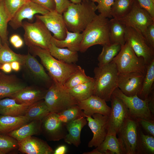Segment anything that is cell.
Here are the masks:
<instances>
[{
    "instance_id": "obj_1",
    "label": "cell",
    "mask_w": 154,
    "mask_h": 154,
    "mask_svg": "<svg viewBox=\"0 0 154 154\" xmlns=\"http://www.w3.org/2000/svg\"><path fill=\"white\" fill-rule=\"evenodd\" d=\"M96 5L90 0L77 4L71 3L62 15L70 31L81 33L97 15Z\"/></svg>"
},
{
    "instance_id": "obj_2",
    "label": "cell",
    "mask_w": 154,
    "mask_h": 154,
    "mask_svg": "<svg viewBox=\"0 0 154 154\" xmlns=\"http://www.w3.org/2000/svg\"><path fill=\"white\" fill-rule=\"evenodd\" d=\"M29 48L35 55L39 57L54 82L61 85L64 86L68 79L79 66L75 64H68L55 59L48 50L38 47Z\"/></svg>"
},
{
    "instance_id": "obj_3",
    "label": "cell",
    "mask_w": 154,
    "mask_h": 154,
    "mask_svg": "<svg viewBox=\"0 0 154 154\" xmlns=\"http://www.w3.org/2000/svg\"><path fill=\"white\" fill-rule=\"evenodd\" d=\"M94 72L93 95L106 102L110 101L113 92L118 88L119 72L115 63L112 60L102 67H96Z\"/></svg>"
},
{
    "instance_id": "obj_4",
    "label": "cell",
    "mask_w": 154,
    "mask_h": 154,
    "mask_svg": "<svg viewBox=\"0 0 154 154\" xmlns=\"http://www.w3.org/2000/svg\"><path fill=\"white\" fill-rule=\"evenodd\" d=\"M109 21L108 18L100 14L97 15L82 33L83 38L79 51L84 52L93 46L110 43Z\"/></svg>"
},
{
    "instance_id": "obj_5",
    "label": "cell",
    "mask_w": 154,
    "mask_h": 154,
    "mask_svg": "<svg viewBox=\"0 0 154 154\" xmlns=\"http://www.w3.org/2000/svg\"><path fill=\"white\" fill-rule=\"evenodd\" d=\"M43 99L50 112L56 113L77 105L78 103L68 89L54 82L46 90Z\"/></svg>"
},
{
    "instance_id": "obj_6",
    "label": "cell",
    "mask_w": 154,
    "mask_h": 154,
    "mask_svg": "<svg viewBox=\"0 0 154 154\" xmlns=\"http://www.w3.org/2000/svg\"><path fill=\"white\" fill-rule=\"evenodd\" d=\"M36 19L33 23L23 21L24 41L29 47H38L48 50L52 36L43 23Z\"/></svg>"
},
{
    "instance_id": "obj_7",
    "label": "cell",
    "mask_w": 154,
    "mask_h": 154,
    "mask_svg": "<svg viewBox=\"0 0 154 154\" xmlns=\"http://www.w3.org/2000/svg\"><path fill=\"white\" fill-rule=\"evenodd\" d=\"M112 60L119 74L139 72L145 74L146 65L143 58L138 57L127 42L121 46L120 51Z\"/></svg>"
},
{
    "instance_id": "obj_8",
    "label": "cell",
    "mask_w": 154,
    "mask_h": 154,
    "mask_svg": "<svg viewBox=\"0 0 154 154\" xmlns=\"http://www.w3.org/2000/svg\"><path fill=\"white\" fill-rule=\"evenodd\" d=\"M140 125L136 118L129 116L125 120L117 135L125 154H137Z\"/></svg>"
},
{
    "instance_id": "obj_9",
    "label": "cell",
    "mask_w": 154,
    "mask_h": 154,
    "mask_svg": "<svg viewBox=\"0 0 154 154\" xmlns=\"http://www.w3.org/2000/svg\"><path fill=\"white\" fill-rule=\"evenodd\" d=\"M126 27L135 29L143 35L149 25L154 23V18L134 0L131 9L125 16L119 20Z\"/></svg>"
},
{
    "instance_id": "obj_10",
    "label": "cell",
    "mask_w": 154,
    "mask_h": 154,
    "mask_svg": "<svg viewBox=\"0 0 154 154\" xmlns=\"http://www.w3.org/2000/svg\"><path fill=\"white\" fill-rule=\"evenodd\" d=\"M112 94L122 101L127 108L131 116L136 118L154 120V116L149 108L147 98L143 100L137 95L127 96L118 88L116 89Z\"/></svg>"
},
{
    "instance_id": "obj_11",
    "label": "cell",
    "mask_w": 154,
    "mask_h": 154,
    "mask_svg": "<svg viewBox=\"0 0 154 154\" xmlns=\"http://www.w3.org/2000/svg\"><path fill=\"white\" fill-rule=\"evenodd\" d=\"M125 38L136 55L143 58L146 65L154 59V49L149 45L141 33L133 28L126 27Z\"/></svg>"
},
{
    "instance_id": "obj_12",
    "label": "cell",
    "mask_w": 154,
    "mask_h": 154,
    "mask_svg": "<svg viewBox=\"0 0 154 154\" xmlns=\"http://www.w3.org/2000/svg\"><path fill=\"white\" fill-rule=\"evenodd\" d=\"M41 133L48 141L64 139L67 133L66 125L59 119L57 113L50 112L41 120Z\"/></svg>"
},
{
    "instance_id": "obj_13",
    "label": "cell",
    "mask_w": 154,
    "mask_h": 154,
    "mask_svg": "<svg viewBox=\"0 0 154 154\" xmlns=\"http://www.w3.org/2000/svg\"><path fill=\"white\" fill-rule=\"evenodd\" d=\"M111 110L108 122V134L117 135L125 119L130 115L129 110L119 98L112 95Z\"/></svg>"
},
{
    "instance_id": "obj_14",
    "label": "cell",
    "mask_w": 154,
    "mask_h": 154,
    "mask_svg": "<svg viewBox=\"0 0 154 154\" xmlns=\"http://www.w3.org/2000/svg\"><path fill=\"white\" fill-rule=\"evenodd\" d=\"M88 125L93 133V136L88 144L89 147L98 146L105 139L108 133L109 116L98 113L86 117Z\"/></svg>"
},
{
    "instance_id": "obj_15",
    "label": "cell",
    "mask_w": 154,
    "mask_h": 154,
    "mask_svg": "<svg viewBox=\"0 0 154 154\" xmlns=\"http://www.w3.org/2000/svg\"><path fill=\"white\" fill-rule=\"evenodd\" d=\"M35 17L43 23L48 30L53 34L52 36L54 38L59 40L65 39L67 28L62 14L54 10L49 11L44 15H36Z\"/></svg>"
},
{
    "instance_id": "obj_16",
    "label": "cell",
    "mask_w": 154,
    "mask_h": 154,
    "mask_svg": "<svg viewBox=\"0 0 154 154\" xmlns=\"http://www.w3.org/2000/svg\"><path fill=\"white\" fill-rule=\"evenodd\" d=\"M49 11L39 4L29 1L19 8L9 21V24L13 29H16L22 27L24 19H26L32 22L36 15L40 14L44 15Z\"/></svg>"
},
{
    "instance_id": "obj_17",
    "label": "cell",
    "mask_w": 154,
    "mask_h": 154,
    "mask_svg": "<svg viewBox=\"0 0 154 154\" xmlns=\"http://www.w3.org/2000/svg\"><path fill=\"white\" fill-rule=\"evenodd\" d=\"M145 75L139 72L119 73L118 88L127 96L137 95L141 90Z\"/></svg>"
},
{
    "instance_id": "obj_18",
    "label": "cell",
    "mask_w": 154,
    "mask_h": 154,
    "mask_svg": "<svg viewBox=\"0 0 154 154\" xmlns=\"http://www.w3.org/2000/svg\"><path fill=\"white\" fill-rule=\"evenodd\" d=\"M106 102L99 97L92 95L85 100L78 102L77 105L82 110L86 117L92 116L96 113L109 116L111 108L107 105Z\"/></svg>"
},
{
    "instance_id": "obj_19",
    "label": "cell",
    "mask_w": 154,
    "mask_h": 154,
    "mask_svg": "<svg viewBox=\"0 0 154 154\" xmlns=\"http://www.w3.org/2000/svg\"><path fill=\"white\" fill-rule=\"evenodd\" d=\"M18 150L27 154H54V151L47 143L30 136L18 141Z\"/></svg>"
},
{
    "instance_id": "obj_20",
    "label": "cell",
    "mask_w": 154,
    "mask_h": 154,
    "mask_svg": "<svg viewBox=\"0 0 154 154\" xmlns=\"http://www.w3.org/2000/svg\"><path fill=\"white\" fill-rule=\"evenodd\" d=\"M26 87L15 75H8L0 71V100L9 97Z\"/></svg>"
},
{
    "instance_id": "obj_21",
    "label": "cell",
    "mask_w": 154,
    "mask_h": 154,
    "mask_svg": "<svg viewBox=\"0 0 154 154\" xmlns=\"http://www.w3.org/2000/svg\"><path fill=\"white\" fill-rule=\"evenodd\" d=\"M46 90L33 87L26 86L9 97L13 99L19 104L31 105L43 99Z\"/></svg>"
},
{
    "instance_id": "obj_22",
    "label": "cell",
    "mask_w": 154,
    "mask_h": 154,
    "mask_svg": "<svg viewBox=\"0 0 154 154\" xmlns=\"http://www.w3.org/2000/svg\"><path fill=\"white\" fill-rule=\"evenodd\" d=\"M87 123L84 117H82L66 125L67 133L64 139L65 142L78 147L80 145L81 133L82 129Z\"/></svg>"
},
{
    "instance_id": "obj_23",
    "label": "cell",
    "mask_w": 154,
    "mask_h": 154,
    "mask_svg": "<svg viewBox=\"0 0 154 154\" xmlns=\"http://www.w3.org/2000/svg\"><path fill=\"white\" fill-rule=\"evenodd\" d=\"M41 120H33L6 135L19 141L29 137L41 134Z\"/></svg>"
},
{
    "instance_id": "obj_24",
    "label": "cell",
    "mask_w": 154,
    "mask_h": 154,
    "mask_svg": "<svg viewBox=\"0 0 154 154\" xmlns=\"http://www.w3.org/2000/svg\"><path fill=\"white\" fill-rule=\"evenodd\" d=\"M30 121L25 116H0V134L6 135Z\"/></svg>"
},
{
    "instance_id": "obj_25",
    "label": "cell",
    "mask_w": 154,
    "mask_h": 154,
    "mask_svg": "<svg viewBox=\"0 0 154 154\" xmlns=\"http://www.w3.org/2000/svg\"><path fill=\"white\" fill-rule=\"evenodd\" d=\"M30 105L17 103L12 98L0 100V114L13 116H24Z\"/></svg>"
},
{
    "instance_id": "obj_26",
    "label": "cell",
    "mask_w": 154,
    "mask_h": 154,
    "mask_svg": "<svg viewBox=\"0 0 154 154\" xmlns=\"http://www.w3.org/2000/svg\"><path fill=\"white\" fill-rule=\"evenodd\" d=\"M66 33V36L64 40H58L52 36L51 41L58 47L61 48L67 47L72 51H79L83 38L82 33L70 32L67 29Z\"/></svg>"
},
{
    "instance_id": "obj_27",
    "label": "cell",
    "mask_w": 154,
    "mask_h": 154,
    "mask_svg": "<svg viewBox=\"0 0 154 154\" xmlns=\"http://www.w3.org/2000/svg\"><path fill=\"white\" fill-rule=\"evenodd\" d=\"M96 148L101 154H125L116 135L107 134L103 141Z\"/></svg>"
},
{
    "instance_id": "obj_28",
    "label": "cell",
    "mask_w": 154,
    "mask_h": 154,
    "mask_svg": "<svg viewBox=\"0 0 154 154\" xmlns=\"http://www.w3.org/2000/svg\"><path fill=\"white\" fill-rule=\"evenodd\" d=\"M24 66L35 78L46 82L51 80V78L46 73L42 65L29 52L25 55Z\"/></svg>"
},
{
    "instance_id": "obj_29",
    "label": "cell",
    "mask_w": 154,
    "mask_h": 154,
    "mask_svg": "<svg viewBox=\"0 0 154 154\" xmlns=\"http://www.w3.org/2000/svg\"><path fill=\"white\" fill-rule=\"evenodd\" d=\"M154 59L146 65L145 73L141 90L137 95L143 100L147 98L153 90Z\"/></svg>"
},
{
    "instance_id": "obj_30",
    "label": "cell",
    "mask_w": 154,
    "mask_h": 154,
    "mask_svg": "<svg viewBox=\"0 0 154 154\" xmlns=\"http://www.w3.org/2000/svg\"><path fill=\"white\" fill-rule=\"evenodd\" d=\"M48 51L54 57L67 63L75 64L78 60V52L72 51L68 48L58 47L52 41Z\"/></svg>"
},
{
    "instance_id": "obj_31",
    "label": "cell",
    "mask_w": 154,
    "mask_h": 154,
    "mask_svg": "<svg viewBox=\"0 0 154 154\" xmlns=\"http://www.w3.org/2000/svg\"><path fill=\"white\" fill-rule=\"evenodd\" d=\"M126 27L114 18L109 21V37L111 43L121 46L125 43V36Z\"/></svg>"
},
{
    "instance_id": "obj_32",
    "label": "cell",
    "mask_w": 154,
    "mask_h": 154,
    "mask_svg": "<svg viewBox=\"0 0 154 154\" xmlns=\"http://www.w3.org/2000/svg\"><path fill=\"white\" fill-rule=\"evenodd\" d=\"M50 112L43 99L29 105L24 116L31 121L34 120H42Z\"/></svg>"
},
{
    "instance_id": "obj_33",
    "label": "cell",
    "mask_w": 154,
    "mask_h": 154,
    "mask_svg": "<svg viewBox=\"0 0 154 154\" xmlns=\"http://www.w3.org/2000/svg\"><path fill=\"white\" fill-rule=\"evenodd\" d=\"M102 46V51L98 57V66L100 67L111 62L119 53L121 48V45L117 43H110Z\"/></svg>"
},
{
    "instance_id": "obj_34",
    "label": "cell",
    "mask_w": 154,
    "mask_h": 154,
    "mask_svg": "<svg viewBox=\"0 0 154 154\" xmlns=\"http://www.w3.org/2000/svg\"><path fill=\"white\" fill-rule=\"evenodd\" d=\"M154 154V136L145 134L140 126L137 143V154Z\"/></svg>"
},
{
    "instance_id": "obj_35",
    "label": "cell",
    "mask_w": 154,
    "mask_h": 154,
    "mask_svg": "<svg viewBox=\"0 0 154 154\" xmlns=\"http://www.w3.org/2000/svg\"><path fill=\"white\" fill-rule=\"evenodd\" d=\"M94 87V80L79 84L68 90L72 96L78 102L93 95Z\"/></svg>"
},
{
    "instance_id": "obj_36",
    "label": "cell",
    "mask_w": 154,
    "mask_h": 154,
    "mask_svg": "<svg viewBox=\"0 0 154 154\" xmlns=\"http://www.w3.org/2000/svg\"><path fill=\"white\" fill-rule=\"evenodd\" d=\"M25 55L17 54L14 52L7 43L3 44L0 50V64L9 63L14 61L19 62L21 65L24 66Z\"/></svg>"
},
{
    "instance_id": "obj_37",
    "label": "cell",
    "mask_w": 154,
    "mask_h": 154,
    "mask_svg": "<svg viewBox=\"0 0 154 154\" xmlns=\"http://www.w3.org/2000/svg\"><path fill=\"white\" fill-rule=\"evenodd\" d=\"M134 0H114L111 7L112 17L118 20L130 11Z\"/></svg>"
},
{
    "instance_id": "obj_38",
    "label": "cell",
    "mask_w": 154,
    "mask_h": 154,
    "mask_svg": "<svg viewBox=\"0 0 154 154\" xmlns=\"http://www.w3.org/2000/svg\"><path fill=\"white\" fill-rule=\"evenodd\" d=\"M57 114L60 120L66 125L82 117H86L82 110L77 105Z\"/></svg>"
},
{
    "instance_id": "obj_39",
    "label": "cell",
    "mask_w": 154,
    "mask_h": 154,
    "mask_svg": "<svg viewBox=\"0 0 154 154\" xmlns=\"http://www.w3.org/2000/svg\"><path fill=\"white\" fill-rule=\"evenodd\" d=\"M94 80V78L87 76L84 70L79 66L77 70L67 80L64 86L68 90L79 84Z\"/></svg>"
},
{
    "instance_id": "obj_40",
    "label": "cell",
    "mask_w": 154,
    "mask_h": 154,
    "mask_svg": "<svg viewBox=\"0 0 154 154\" xmlns=\"http://www.w3.org/2000/svg\"><path fill=\"white\" fill-rule=\"evenodd\" d=\"M11 19L6 9L3 0L0 1V36L3 44H9L8 41L7 24Z\"/></svg>"
},
{
    "instance_id": "obj_41",
    "label": "cell",
    "mask_w": 154,
    "mask_h": 154,
    "mask_svg": "<svg viewBox=\"0 0 154 154\" xmlns=\"http://www.w3.org/2000/svg\"><path fill=\"white\" fill-rule=\"evenodd\" d=\"M18 141L7 135L0 134V149L8 153L18 148Z\"/></svg>"
},
{
    "instance_id": "obj_42",
    "label": "cell",
    "mask_w": 154,
    "mask_h": 154,
    "mask_svg": "<svg viewBox=\"0 0 154 154\" xmlns=\"http://www.w3.org/2000/svg\"><path fill=\"white\" fill-rule=\"evenodd\" d=\"M90 0L98 3L96 5L97 10L100 14L108 18L112 17L111 14V7L114 0Z\"/></svg>"
},
{
    "instance_id": "obj_43",
    "label": "cell",
    "mask_w": 154,
    "mask_h": 154,
    "mask_svg": "<svg viewBox=\"0 0 154 154\" xmlns=\"http://www.w3.org/2000/svg\"><path fill=\"white\" fill-rule=\"evenodd\" d=\"M6 9L11 19L26 2L23 0H3Z\"/></svg>"
},
{
    "instance_id": "obj_44",
    "label": "cell",
    "mask_w": 154,
    "mask_h": 154,
    "mask_svg": "<svg viewBox=\"0 0 154 154\" xmlns=\"http://www.w3.org/2000/svg\"><path fill=\"white\" fill-rule=\"evenodd\" d=\"M140 127L147 134L154 136V120L136 118Z\"/></svg>"
},
{
    "instance_id": "obj_45",
    "label": "cell",
    "mask_w": 154,
    "mask_h": 154,
    "mask_svg": "<svg viewBox=\"0 0 154 154\" xmlns=\"http://www.w3.org/2000/svg\"><path fill=\"white\" fill-rule=\"evenodd\" d=\"M143 36L149 45L154 49V23L147 27Z\"/></svg>"
},
{
    "instance_id": "obj_46",
    "label": "cell",
    "mask_w": 154,
    "mask_h": 154,
    "mask_svg": "<svg viewBox=\"0 0 154 154\" xmlns=\"http://www.w3.org/2000/svg\"><path fill=\"white\" fill-rule=\"evenodd\" d=\"M141 7L154 18V0H137Z\"/></svg>"
},
{
    "instance_id": "obj_47",
    "label": "cell",
    "mask_w": 154,
    "mask_h": 154,
    "mask_svg": "<svg viewBox=\"0 0 154 154\" xmlns=\"http://www.w3.org/2000/svg\"><path fill=\"white\" fill-rule=\"evenodd\" d=\"M55 5V10L62 14L67 9L71 2L69 0H54Z\"/></svg>"
},
{
    "instance_id": "obj_48",
    "label": "cell",
    "mask_w": 154,
    "mask_h": 154,
    "mask_svg": "<svg viewBox=\"0 0 154 154\" xmlns=\"http://www.w3.org/2000/svg\"><path fill=\"white\" fill-rule=\"evenodd\" d=\"M45 8L49 11L55 9V5L54 0H30Z\"/></svg>"
},
{
    "instance_id": "obj_49",
    "label": "cell",
    "mask_w": 154,
    "mask_h": 154,
    "mask_svg": "<svg viewBox=\"0 0 154 154\" xmlns=\"http://www.w3.org/2000/svg\"><path fill=\"white\" fill-rule=\"evenodd\" d=\"M148 107L152 115L154 116V93L153 90L147 98Z\"/></svg>"
},
{
    "instance_id": "obj_50",
    "label": "cell",
    "mask_w": 154,
    "mask_h": 154,
    "mask_svg": "<svg viewBox=\"0 0 154 154\" xmlns=\"http://www.w3.org/2000/svg\"><path fill=\"white\" fill-rule=\"evenodd\" d=\"M67 151L66 146L64 145H61L58 146L54 151V154H64Z\"/></svg>"
},
{
    "instance_id": "obj_51",
    "label": "cell",
    "mask_w": 154,
    "mask_h": 154,
    "mask_svg": "<svg viewBox=\"0 0 154 154\" xmlns=\"http://www.w3.org/2000/svg\"><path fill=\"white\" fill-rule=\"evenodd\" d=\"M3 72L5 73H9L12 71L10 63H5L2 64L0 68Z\"/></svg>"
},
{
    "instance_id": "obj_52",
    "label": "cell",
    "mask_w": 154,
    "mask_h": 154,
    "mask_svg": "<svg viewBox=\"0 0 154 154\" xmlns=\"http://www.w3.org/2000/svg\"><path fill=\"white\" fill-rule=\"evenodd\" d=\"M21 38L19 35L17 34H14L10 37L9 41L13 45Z\"/></svg>"
},
{
    "instance_id": "obj_53",
    "label": "cell",
    "mask_w": 154,
    "mask_h": 154,
    "mask_svg": "<svg viewBox=\"0 0 154 154\" xmlns=\"http://www.w3.org/2000/svg\"><path fill=\"white\" fill-rule=\"evenodd\" d=\"M12 69L15 71H19L20 68L21 64L17 61H14L10 63Z\"/></svg>"
},
{
    "instance_id": "obj_54",
    "label": "cell",
    "mask_w": 154,
    "mask_h": 154,
    "mask_svg": "<svg viewBox=\"0 0 154 154\" xmlns=\"http://www.w3.org/2000/svg\"><path fill=\"white\" fill-rule=\"evenodd\" d=\"M24 41L21 38L13 45L14 47L17 48H19L21 47L24 44Z\"/></svg>"
},
{
    "instance_id": "obj_55",
    "label": "cell",
    "mask_w": 154,
    "mask_h": 154,
    "mask_svg": "<svg viewBox=\"0 0 154 154\" xmlns=\"http://www.w3.org/2000/svg\"><path fill=\"white\" fill-rule=\"evenodd\" d=\"M83 154H101V153L96 148L94 149L92 151L84 152L83 153Z\"/></svg>"
},
{
    "instance_id": "obj_56",
    "label": "cell",
    "mask_w": 154,
    "mask_h": 154,
    "mask_svg": "<svg viewBox=\"0 0 154 154\" xmlns=\"http://www.w3.org/2000/svg\"><path fill=\"white\" fill-rule=\"evenodd\" d=\"M89 0H70V1L73 3L77 4L80 3L83 1Z\"/></svg>"
},
{
    "instance_id": "obj_57",
    "label": "cell",
    "mask_w": 154,
    "mask_h": 154,
    "mask_svg": "<svg viewBox=\"0 0 154 154\" xmlns=\"http://www.w3.org/2000/svg\"><path fill=\"white\" fill-rule=\"evenodd\" d=\"M8 153L3 150L0 149V154H5Z\"/></svg>"
},
{
    "instance_id": "obj_58",
    "label": "cell",
    "mask_w": 154,
    "mask_h": 154,
    "mask_svg": "<svg viewBox=\"0 0 154 154\" xmlns=\"http://www.w3.org/2000/svg\"><path fill=\"white\" fill-rule=\"evenodd\" d=\"M2 39L0 36V50L3 44H2Z\"/></svg>"
},
{
    "instance_id": "obj_59",
    "label": "cell",
    "mask_w": 154,
    "mask_h": 154,
    "mask_svg": "<svg viewBox=\"0 0 154 154\" xmlns=\"http://www.w3.org/2000/svg\"><path fill=\"white\" fill-rule=\"evenodd\" d=\"M23 0L24 1L26 2H27L29 1H30V0Z\"/></svg>"
},
{
    "instance_id": "obj_60",
    "label": "cell",
    "mask_w": 154,
    "mask_h": 154,
    "mask_svg": "<svg viewBox=\"0 0 154 154\" xmlns=\"http://www.w3.org/2000/svg\"><path fill=\"white\" fill-rule=\"evenodd\" d=\"M1 65H2V64H0V68H1Z\"/></svg>"
},
{
    "instance_id": "obj_61",
    "label": "cell",
    "mask_w": 154,
    "mask_h": 154,
    "mask_svg": "<svg viewBox=\"0 0 154 154\" xmlns=\"http://www.w3.org/2000/svg\"></svg>"
}]
</instances>
